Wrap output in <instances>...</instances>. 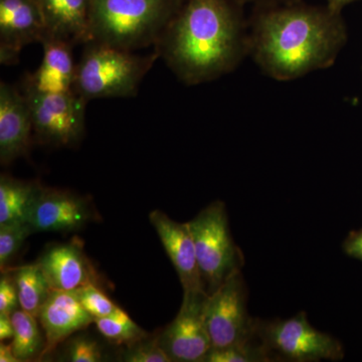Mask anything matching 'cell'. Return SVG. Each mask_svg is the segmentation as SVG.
<instances>
[{"label":"cell","mask_w":362,"mask_h":362,"mask_svg":"<svg viewBox=\"0 0 362 362\" xmlns=\"http://www.w3.org/2000/svg\"><path fill=\"white\" fill-rule=\"evenodd\" d=\"M345 251L349 256L362 259V232L350 237L345 243Z\"/></svg>","instance_id":"f1b7e54d"},{"label":"cell","mask_w":362,"mask_h":362,"mask_svg":"<svg viewBox=\"0 0 362 362\" xmlns=\"http://www.w3.org/2000/svg\"><path fill=\"white\" fill-rule=\"evenodd\" d=\"M32 233L33 230L28 223L0 225V267L2 271Z\"/></svg>","instance_id":"603a6c76"},{"label":"cell","mask_w":362,"mask_h":362,"mask_svg":"<svg viewBox=\"0 0 362 362\" xmlns=\"http://www.w3.org/2000/svg\"><path fill=\"white\" fill-rule=\"evenodd\" d=\"M37 319L45 331L44 356L95 320L80 303L75 292L52 289Z\"/></svg>","instance_id":"2e32d148"},{"label":"cell","mask_w":362,"mask_h":362,"mask_svg":"<svg viewBox=\"0 0 362 362\" xmlns=\"http://www.w3.org/2000/svg\"><path fill=\"white\" fill-rule=\"evenodd\" d=\"M159 52L138 56L132 51L89 42L77 64L75 92L84 101L134 97Z\"/></svg>","instance_id":"277c9868"},{"label":"cell","mask_w":362,"mask_h":362,"mask_svg":"<svg viewBox=\"0 0 362 362\" xmlns=\"http://www.w3.org/2000/svg\"><path fill=\"white\" fill-rule=\"evenodd\" d=\"M20 305L18 287L13 275L4 274L0 279V313L13 314Z\"/></svg>","instance_id":"4316f807"},{"label":"cell","mask_w":362,"mask_h":362,"mask_svg":"<svg viewBox=\"0 0 362 362\" xmlns=\"http://www.w3.org/2000/svg\"><path fill=\"white\" fill-rule=\"evenodd\" d=\"M257 332L270 356L276 354L288 361L300 362L337 361L342 357L339 343L311 326L305 313L258 325Z\"/></svg>","instance_id":"52a82bcc"},{"label":"cell","mask_w":362,"mask_h":362,"mask_svg":"<svg viewBox=\"0 0 362 362\" xmlns=\"http://www.w3.org/2000/svg\"><path fill=\"white\" fill-rule=\"evenodd\" d=\"M271 356L263 344L244 345L211 349L204 362H258L270 361Z\"/></svg>","instance_id":"7402d4cb"},{"label":"cell","mask_w":362,"mask_h":362,"mask_svg":"<svg viewBox=\"0 0 362 362\" xmlns=\"http://www.w3.org/2000/svg\"><path fill=\"white\" fill-rule=\"evenodd\" d=\"M207 300L204 291L185 292L175 320L158 334L159 344L171 361L204 362L213 349L206 326Z\"/></svg>","instance_id":"9c48e42d"},{"label":"cell","mask_w":362,"mask_h":362,"mask_svg":"<svg viewBox=\"0 0 362 362\" xmlns=\"http://www.w3.org/2000/svg\"><path fill=\"white\" fill-rule=\"evenodd\" d=\"M94 216V207L84 197L42 187L28 223L33 233H70L84 228Z\"/></svg>","instance_id":"8fae6325"},{"label":"cell","mask_w":362,"mask_h":362,"mask_svg":"<svg viewBox=\"0 0 362 362\" xmlns=\"http://www.w3.org/2000/svg\"><path fill=\"white\" fill-rule=\"evenodd\" d=\"M32 113L33 135L42 143L70 146L85 133L86 105L75 92L40 94L23 92Z\"/></svg>","instance_id":"ba28073f"},{"label":"cell","mask_w":362,"mask_h":362,"mask_svg":"<svg viewBox=\"0 0 362 362\" xmlns=\"http://www.w3.org/2000/svg\"><path fill=\"white\" fill-rule=\"evenodd\" d=\"M94 323L106 339L117 344L128 345L148 337L120 307L110 316L95 319Z\"/></svg>","instance_id":"44dd1931"},{"label":"cell","mask_w":362,"mask_h":362,"mask_svg":"<svg viewBox=\"0 0 362 362\" xmlns=\"http://www.w3.org/2000/svg\"><path fill=\"white\" fill-rule=\"evenodd\" d=\"M180 6V0H90L89 42L126 51L156 45Z\"/></svg>","instance_id":"3957f363"},{"label":"cell","mask_w":362,"mask_h":362,"mask_svg":"<svg viewBox=\"0 0 362 362\" xmlns=\"http://www.w3.org/2000/svg\"><path fill=\"white\" fill-rule=\"evenodd\" d=\"M341 13L300 2L265 4L252 16L249 54L278 81L329 68L346 42Z\"/></svg>","instance_id":"6da1fadb"},{"label":"cell","mask_w":362,"mask_h":362,"mask_svg":"<svg viewBox=\"0 0 362 362\" xmlns=\"http://www.w3.org/2000/svg\"><path fill=\"white\" fill-rule=\"evenodd\" d=\"M0 362H20V359L14 354L11 343V344H6L4 341L0 343Z\"/></svg>","instance_id":"f546056e"},{"label":"cell","mask_w":362,"mask_h":362,"mask_svg":"<svg viewBox=\"0 0 362 362\" xmlns=\"http://www.w3.org/2000/svg\"><path fill=\"white\" fill-rule=\"evenodd\" d=\"M39 264L52 290L76 291L84 286L98 285L99 276L77 244L52 246L42 255Z\"/></svg>","instance_id":"9a60e30c"},{"label":"cell","mask_w":362,"mask_h":362,"mask_svg":"<svg viewBox=\"0 0 362 362\" xmlns=\"http://www.w3.org/2000/svg\"><path fill=\"white\" fill-rule=\"evenodd\" d=\"M47 37L70 44H87L90 40V0H37Z\"/></svg>","instance_id":"e0dca14e"},{"label":"cell","mask_w":362,"mask_h":362,"mask_svg":"<svg viewBox=\"0 0 362 362\" xmlns=\"http://www.w3.org/2000/svg\"><path fill=\"white\" fill-rule=\"evenodd\" d=\"M14 335L13 349L20 361H30L44 356L45 342L37 317L20 308L11 314Z\"/></svg>","instance_id":"ffe728a7"},{"label":"cell","mask_w":362,"mask_h":362,"mask_svg":"<svg viewBox=\"0 0 362 362\" xmlns=\"http://www.w3.org/2000/svg\"><path fill=\"white\" fill-rule=\"evenodd\" d=\"M42 185L37 181L0 176V225L28 223Z\"/></svg>","instance_id":"ac0fdd59"},{"label":"cell","mask_w":362,"mask_h":362,"mask_svg":"<svg viewBox=\"0 0 362 362\" xmlns=\"http://www.w3.org/2000/svg\"><path fill=\"white\" fill-rule=\"evenodd\" d=\"M42 63L23 81V92L65 94L75 92L77 65L74 62V45L66 40L47 37L42 42ZM76 93V92H75Z\"/></svg>","instance_id":"5bb4252c"},{"label":"cell","mask_w":362,"mask_h":362,"mask_svg":"<svg viewBox=\"0 0 362 362\" xmlns=\"http://www.w3.org/2000/svg\"><path fill=\"white\" fill-rule=\"evenodd\" d=\"M121 361L126 362H173L159 344L158 335L148 337L126 345Z\"/></svg>","instance_id":"cb8c5ba5"},{"label":"cell","mask_w":362,"mask_h":362,"mask_svg":"<svg viewBox=\"0 0 362 362\" xmlns=\"http://www.w3.org/2000/svg\"><path fill=\"white\" fill-rule=\"evenodd\" d=\"M18 287L21 308L33 316L39 317L42 305L52 291L39 264L18 267L13 275Z\"/></svg>","instance_id":"d6986e66"},{"label":"cell","mask_w":362,"mask_h":362,"mask_svg":"<svg viewBox=\"0 0 362 362\" xmlns=\"http://www.w3.org/2000/svg\"><path fill=\"white\" fill-rule=\"evenodd\" d=\"M202 285L213 294L223 282L240 270L242 256L233 243L228 214L223 202H214L190 221Z\"/></svg>","instance_id":"5b68a950"},{"label":"cell","mask_w":362,"mask_h":362,"mask_svg":"<svg viewBox=\"0 0 362 362\" xmlns=\"http://www.w3.org/2000/svg\"><path fill=\"white\" fill-rule=\"evenodd\" d=\"M149 221L177 272L183 293L204 291L189 223L171 220L159 209L149 214Z\"/></svg>","instance_id":"4fadbf2b"},{"label":"cell","mask_w":362,"mask_h":362,"mask_svg":"<svg viewBox=\"0 0 362 362\" xmlns=\"http://www.w3.org/2000/svg\"><path fill=\"white\" fill-rule=\"evenodd\" d=\"M206 319L213 349L251 343L258 325L247 315L246 287L240 270L209 295Z\"/></svg>","instance_id":"8992f818"},{"label":"cell","mask_w":362,"mask_h":362,"mask_svg":"<svg viewBox=\"0 0 362 362\" xmlns=\"http://www.w3.org/2000/svg\"><path fill=\"white\" fill-rule=\"evenodd\" d=\"M66 361L71 362H100L103 361V352L99 343L93 338H73L66 349Z\"/></svg>","instance_id":"484cf974"},{"label":"cell","mask_w":362,"mask_h":362,"mask_svg":"<svg viewBox=\"0 0 362 362\" xmlns=\"http://www.w3.org/2000/svg\"><path fill=\"white\" fill-rule=\"evenodd\" d=\"M47 26L37 0H0V63L13 66L26 45L42 44Z\"/></svg>","instance_id":"30bf717a"},{"label":"cell","mask_w":362,"mask_h":362,"mask_svg":"<svg viewBox=\"0 0 362 362\" xmlns=\"http://www.w3.org/2000/svg\"><path fill=\"white\" fill-rule=\"evenodd\" d=\"M76 296L93 318L110 316L118 310L119 307L101 291L97 285L90 284L76 290Z\"/></svg>","instance_id":"d4e9b609"},{"label":"cell","mask_w":362,"mask_h":362,"mask_svg":"<svg viewBox=\"0 0 362 362\" xmlns=\"http://www.w3.org/2000/svg\"><path fill=\"white\" fill-rule=\"evenodd\" d=\"M14 328L11 314L0 313V341L13 338Z\"/></svg>","instance_id":"83f0119b"},{"label":"cell","mask_w":362,"mask_h":362,"mask_svg":"<svg viewBox=\"0 0 362 362\" xmlns=\"http://www.w3.org/2000/svg\"><path fill=\"white\" fill-rule=\"evenodd\" d=\"M30 104L23 90L0 84V162L8 165L25 156L33 141Z\"/></svg>","instance_id":"7c38bea8"},{"label":"cell","mask_w":362,"mask_h":362,"mask_svg":"<svg viewBox=\"0 0 362 362\" xmlns=\"http://www.w3.org/2000/svg\"><path fill=\"white\" fill-rule=\"evenodd\" d=\"M237 0H187L156 51L181 82L192 86L230 73L249 54V28Z\"/></svg>","instance_id":"7a4b0ae2"},{"label":"cell","mask_w":362,"mask_h":362,"mask_svg":"<svg viewBox=\"0 0 362 362\" xmlns=\"http://www.w3.org/2000/svg\"><path fill=\"white\" fill-rule=\"evenodd\" d=\"M240 4H246V2H257L261 6L265 4H285V2L296 1V0H237Z\"/></svg>","instance_id":"1f68e13d"},{"label":"cell","mask_w":362,"mask_h":362,"mask_svg":"<svg viewBox=\"0 0 362 362\" xmlns=\"http://www.w3.org/2000/svg\"><path fill=\"white\" fill-rule=\"evenodd\" d=\"M327 6L331 11H337V13H341L342 9L352 2L357 1V0H326Z\"/></svg>","instance_id":"4dcf8cb0"}]
</instances>
